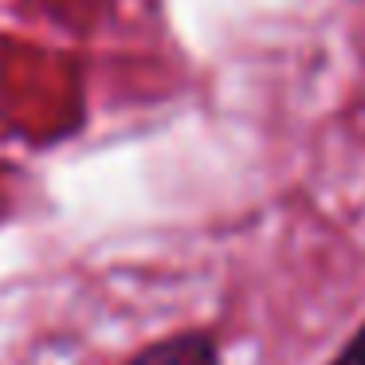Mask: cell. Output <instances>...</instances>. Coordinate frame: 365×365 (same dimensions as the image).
I'll return each instance as SVG.
<instances>
[{
	"mask_svg": "<svg viewBox=\"0 0 365 365\" xmlns=\"http://www.w3.org/2000/svg\"><path fill=\"white\" fill-rule=\"evenodd\" d=\"M330 365H365V322L357 326V334L341 346V354L334 357Z\"/></svg>",
	"mask_w": 365,
	"mask_h": 365,
	"instance_id": "2",
	"label": "cell"
},
{
	"mask_svg": "<svg viewBox=\"0 0 365 365\" xmlns=\"http://www.w3.org/2000/svg\"><path fill=\"white\" fill-rule=\"evenodd\" d=\"M126 365H220V349H216L212 334L181 330V334H169V338L145 346Z\"/></svg>",
	"mask_w": 365,
	"mask_h": 365,
	"instance_id": "1",
	"label": "cell"
}]
</instances>
